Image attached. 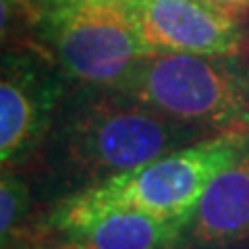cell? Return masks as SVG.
<instances>
[{"mask_svg": "<svg viewBox=\"0 0 249 249\" xmlns=\"http://www.w3.org/2000/svg\"><path fill=\"white\" fill-rule=\"evenodd\" d=\"M206 137L210 131L164 116L114 89L79 88L62 100L46 150L50 170L73 193Z\"/></svg>", "mask_w": 249, "mask_h": 249, "instance_id": "1", "label": "cell"}, {"mask_svg": "<svg viewBox=\"0 0 249 249\" xmlns=\"http://www.w3.org/2000/svg\"><path fill=\"white\" fill-rule=\"evenodd\" d=\"M249 143V133H216L145 166L73 191L46 218L52 235L79 229L121 210L164 220H189L208 185Z\"/></svg>", "mask_w": 249, "mask_h": 249, "instance_id": "2", "label": "cell"}, {"mask_svg": "<svg viewBox=\"0 0 249 249\" xmlns=\"http://www.w3.org/2000/svg\"><path fill=\"white\" fill-rule=\"evenodd\" d=\"M112 89L210 133H249V69L231 56L154 54Z\"/></svg>", "mask_w": 249, "mask_h": 249, "instance_id": "3", "label": "cell"}, {"mask_svg": "<svg viewBox=\"0 0 249 249\" xmlns=\"http://www.w3.org/2000/svg\"><path fill=\"white\" fill-rule=\"evenodd\" d=\"M40 36L67 81L112 89L154 56L129 2H88L40 15Z\"/></svg>", "mask_w": 249, "mask_h": 249, "instance_id": "4", "label": "cell"}, {"mask_svg": "<svg viewBox=\"0 0 249 249\" xmlns=\"http://www.w3.org/2000/svg\"><path fill=\"white\" fill-rule=\"evenodd\" d=\"M62 73L48 54L4 50L0 77V162L15 170L44 150L62 106Z\"/></svg>", "mask_w": 249, "mask_h": 249, "instance_id": "5", "label": "cell"}, {"mask_svg": "<svg viewBox=\"0 0 249 249\" xmlns=\"http://www.w3.org/2000/svg\"><path fill=\"white\" fill-rule=\"evenodd\" d=\"M129 6L156 54L235 56L245 40L237 17L208 0H129Z\"/></svg>", "mask_w": 249, "mask_h": 249, "instance_id": "6", "label": "cell"}, {"mask_svg": "<svg viewBox=\"0 0 249 249\" xmlns=\"http://www.w3.org/2000/svg\"><path fill=\"white\" fill-rule=\"evenodd\" d=\"M249 243V143L214 177L185 227L187 247H237Z\"/></svg>", "mask_w": 249, "mask_h": 249, "instance_id": "7", "label": "cell"}, {"mask_svg": "<svg viewBox=\"0 0 249 249\" xmlns=\"http://www.w3.org/2000/svg\"><path fill=\"white\" fill-rule=\"evenodd\" d=\"M189 220H164L145 212L121 210L89 224L58 232L52 249H178Z\"/></svg>", "mask_w": 249, "mask_h": 249, "instance_id": "8", "label": "cell"}, {"mask_svg": "<svg viewBox=\"0 0 249 249\" xmlns=\"http://www.w3.org/2000/svg\"><path fill=\"white\" fill-rule=\"evenodd\" d=\"M31 208V193L25 178L15 170H2L0 177V237L2 247L11 245L15 235L27 220Z\"/></svg>", "mask_w": 249, "mask_h": 249, "instance_id": "9", "label": "cell"}, {"mask_svg": "<svg viewBox=\"0 0 249 249\" xmlns=\"http://www.w3.org/2000/svg\"><path fill=\"white\" fill-rule=\"evenodd\" d=\"M88 2H129V0H31L37 19H40V15H44V13L65 9V6H75V4H88Z\"/></svg>", "mask_w": 249, "mask_h": 249, "instance_id": "10", "label": "cell"}, {"mask_svg": "<svg viewBox=\"0 0 249 249\" xmlns=\"http://www.w3.org/2000/svg\"><path fill=\"white\" fill-rule=\"evenodd\" d=\"M208 2L218 6L224 13L232 15V17H239V15L249 11V0H208Z\"/></svg>", "mask_w": 249, "mask_h": 249, "instance_id": "11", "label": "cell"}, {"mask_svg": "<svg viewBox=\"0 0 249 249\" xmlns=\"http://www.w3.org/2000/svg\"><path fill=\"white\" fill-rule=\"evenodd\" d=\"M4 249H13V247H4Z\"/></svg>", "mask_w": 249, "mask_h": 249, "instance_id": "12", "label": "cell"}]
</instances>
